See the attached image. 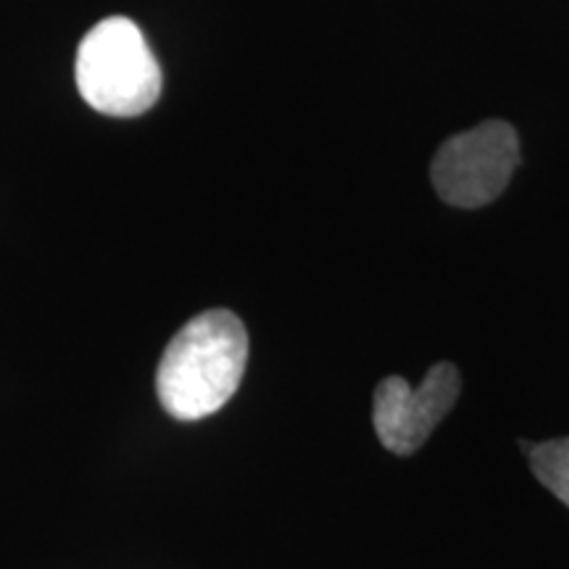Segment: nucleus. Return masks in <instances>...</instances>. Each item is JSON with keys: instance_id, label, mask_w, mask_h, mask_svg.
<instances>
[{"instance_id": "3", "label": "nucleus", "mask_w": 569, "mask_h": 569, "mask_svg": "<svg viewBox=\"0 0 569 569\" xmlns=\"http://www.w3.org/2000/svg\"><path fill=\"white\" fill-rule=\"evenodd\" d=\"M519 167V138L507 122H482L438 148L430 177L436 193L457 209H480L507 190Z\"/></svg>"}, {"instance_id": "2", "label": "nucleus", "mask_w": 569, "mask_h": 569, "mask_svg": "<svg viewBox=\"0 0 569 569\" xmlns=\"http://www.w3.org/2000/svg\"><path fill=\"white\" fill-rule=\"evenodd\" d=\"M77 90L106 117H140L161 96V67L127 17L98 21L77 51Z\"/></svg>"}, {"instance_id": "1", "label": "nucleus", "mask_w": 569, "mask_h": 569, "mask_svg": "<svg viewBox=\"0 0 569 569\" xmlns=\"http://www.w3.org/2000/svg\"><path fill=\"white\" fill-rule=\"evenodd\" d=\"M248 365V332L230 309L190 319L167 346L156 372L163 411L180 422L217 415L238 393Z\"/></svg>"}, {"instance_id": "5", "label": "nucleus", "mask_w": 569, "mask_h": 569, "mask_svg": "<svg viewBox=\"0 0 569 569\" xmlns=\"http://www.w3.org/2000/svg\"><path fill=\"white\" fill-rule=\"evenodd\" d=\"M528 453L536 478L569 507V438L546 440L532 446Z\"/></svg>"}, {"instance_id": "4", "label": "nucleus", "mask_w": 569, "mask_h": 569, "mask_svg": "<svg viewBox=\"0 0 569 569\" xmlns=\"http://www.w3.org/2000/svg\"><path fill=\"white\" fill-rule=\"evenodd\" d=\"M461 393V375L451 361H440L411 388L403 377H386L375 390V432L390 453L419 451Z\"/></svg>"}]
</instances>
